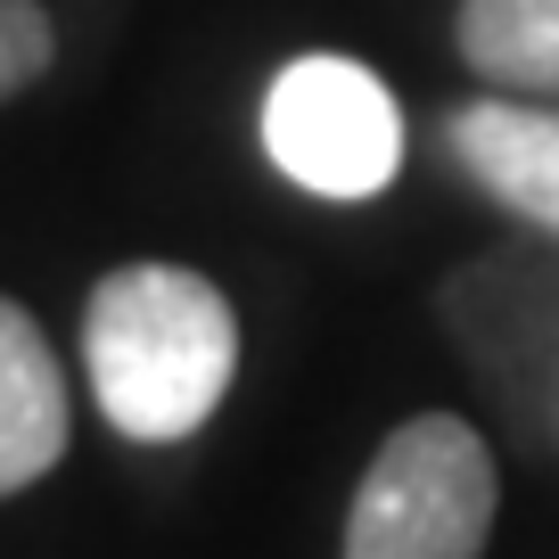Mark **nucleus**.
<instances>
[{
	"instance_id": "obj_2",
	"label": "nucleus",
	"mask_w": 559,
	"mask_h": 559,
	"mask_svg": "<svg viewBox=\"0 0 559 559\" xmlns=\"http://www.w3.org/2000/svg\"><path fill=\"white\" fill-rule=\"evenodd\" d=\"M502 477L469 419L419 412L379 444L346 502L337 559H486Z\"/></svg>"
},
{
	"instance_id": "obj_4",
	"label": "nucleus",
	"mask_w": 559,
	"mask_h": 559,
	"mask_svg": "<svg viewBox=\"0 0 559 559\" xmlns=\"http://www.w3.org/2000/svg\"><path fill=\"white\" fill-rule=\"evenodd\" d=\"M444 148L493 206H510L519 223L559 239V99L493 91V99L444 107Z\"/></svg>"
},
{
	"instance_id": "obj_7",
	"label": "nucleus",
	"mask_w": 559,
	"mask_h": 559,
	"mask_svg": "<svg viewBox=\"0 0 559 559\" xmlns=\"http://www.w3.org/2000/svg\"><path fill=\"white\" fill-rule=\"evenodd\" d=\"M58 58V25L41 0H0V107L25 99V91L50 74Z\"/></svg>"
},
{
	"instance_id": "obj_1",
	"label": "nucleus",
	"mask_w": 559,
	"mask_h": 559,
	"mask_svg": "<svg viewBox=\"0 0 559 559\" xmlns=\"http://www.w3.org/2000/svg\"><path fill=\"white\" fill-rule=\"evenodd\" d=\"M83 370L132 444L198 437L239 370V313L190 263H116L83 297Z\"/></svg>"
},
{
	"instance_id": "obj_6",
	"label": "nucleus",
	"mask_w": 559,
	"mask_h": 559,
	"mask_svg": "<svg viewBox=\"0 0 559 559\" xmlns=\"http://www.w3.org/2000/svg\"><path fill=\"white\" fill-rule=\"evenodd\" d=\"M453 50L486 91L559 99V0H461Z\"/></svg>"
},
{
	"instance_id": "obj_5",
	"label": "nucleus",
	"mask_w": 559,
	"mask_h": 559,
	"mask_svg": "<svg viewBox=\"0 0 559 559\" xmlns=\"http://www.w3.org/2000/svg\"><path fill=\"white\" fill-rule=\"evenodd\" d=\"M67 453V370L41 321L0 297V493H25Z\"/></svg>"
},
{
	"instance_id": "obj_3",
	"label": "nucleus",
	"mask_w": 559,
	"mask_h": 559,
	"mask_svg": "<svg viewBox=\"0 0 559 559\" xmlns=\"http://www.w3.org/2000/svg\"><path fill=\"white\" fill-rule=\"evenodd\" d=\"M263 157L313 198H379L403 165V116L362 58H288L263 91Z\"/></svg>"
}]
</instances>
